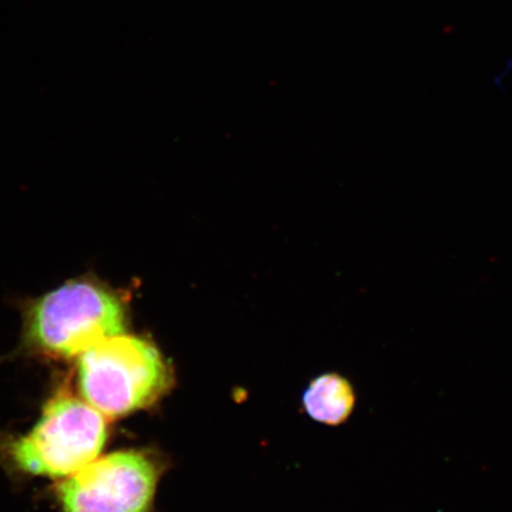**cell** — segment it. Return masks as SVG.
Masks as SVG:
<instances>
[{
  "instance_id": "1",
  "label": "cell",
  "mask_w": 512,
  "mask_h": 512,
  "mask_svg": "<svg viewBox=\"0 0 512 512\" xmlns=\"http://www.w3.org/2000/svg\"><path fill=\"white\" fill-rule=\"evenodd\" d=\"M24 338L55 358L80 356L102 339L125 334L123 294L94 273L72 278L24 304Z\"/></svg>"
},
{
  "instance_id": "2",
  "label": "cell",
  "mask_w": 512,
  "mask_h": 512,
  "mask_svg": "<svg viewBox=\"0 0 512 512\" xmlns=\"http://www.w3.org/2000/svg\"><path fill=\"white\" fill-rule=\"evenodd\" d=\"M82 399L105 418H119L157 401L171 383V371L145 339L120 334L102 339L79 356Z\"/></svg>"
},
{
  "instance_id": "3",
  "label": "cell",
  "mask_w": 512,
  "mask_h": 512,
  "mask_svg": "<svg viewBox=\"0 0 512 512\" xmlns=\"http://www.w3.org/2000/svg\"><path fill=\"white\" fill-rule=\"evenodd\" d=\"M107 439L106 418L85 400L60 395L37 425L10 447L19 470L49 478L73 476L98 458Z\"/></svg>"
},
{
  "instance_id": "4",
  "label": "cell",
  "mask_w": 512,
  "mask_h": 512,
  "mask_svg": "<svg viewBox=\"0 0 512 512\" xmlns=\"http://www.w3.org/2000/svg\"><path fill=\"white\" fill-rule=\"evenodd\" d=\"M158 476L143 452L96 458L60 486L62 512H150Z\"/></svg>"
},
{
  "instance_id": "5",
  "label": "cell",
  "mask_w": 512,
  "mask_h": 512,
  "mask_svg": "<svg viewBox=\"0 0 512 512\" xmlns=\"http://www.w3.org/2000/svg\"><path fill=\"white\" fill-rule=\"evenodd\" d=\"M355 405L350 383L336 374L318 377L304 394V406L311 418L326 425H339L349 418Z\"/></svg>"
}]
</instances>
